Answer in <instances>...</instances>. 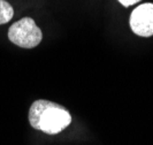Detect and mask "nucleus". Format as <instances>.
Listing matches in <instances>:
<instances>
[{
	"label": "nucleus",
	"instance_id": "f03ea898",
	"mask_svg": "<svg viewBox=\"0 0 153 145\" xmlns=\"http://www.w3.org/2000/svg\"><path fill=\"white\" fill-rule=\"evenodd\" d=\"M43 33L31 17H23L8 30V39L23 48H33L42 42Z\"/></svg>",
	"mask_w": 153,
	"mask_h": 145
},
{
	"label": "nucleus",
	"instance_id": "f257e3e1",
	"mask_svg": "<svg viewBox=\"0 0 153 145\" xmlns=\"http://www.w3.org/2000/svg\"><path fill=\"white\" fill-rule=\"evenodd\" d=\"M29 122L33 129L55 135L70 124L71 115L59 104L39 99L33 101L29 109Z\"/></svg>",
	"mask_w": 153,
	"mask_h": 145
},
{
	"label": "nucleus",
	"instance_id": "39448f33",
	"mask_svg": "<svg viewBox=\"0 0 153 145\" xmlns=\"http://www.w3.org/2000/svg\"><path fill=\"white\" fill-rule=\"evenodd\" d=\"M121 5H123L124 7H129V6H132V5H135V4H137L139 1H142V0H117Z\"/></svg>",
	"mask_w": 153,
	"mask_h": 145
},
{
	"label": "nucleus",
	"instance_id": "7ed1b4c3",
	"mask_svg": "<svg viewBox=\"0 0 153 145\" xmlns=\"http://www.w3.org/2000/svg\"><path fill=\"white\" fill-rule=\"evenodd\" d=\"M130 28L140 37L153 36V4L147 2L136 7L130 15Z\"/></svg>",
	"mask_w": 153,
	"mask_h": 145
},
{
	"label": "nucleus",
	"instance_id": "20e7f679",
	"mask_svg": "<svg viewBox=\"0 0 153 145\" xmlns=\"http://www.w3.org/2000/svg\"><path fill=\"white\" fill-rule=\"evenodd\" d=\"M14 15V9L10 4L5 0H0V24L9 22Z\"/></svg>",
	"mask_w": 153,
	"mask_h": 145
}]
</instances>
